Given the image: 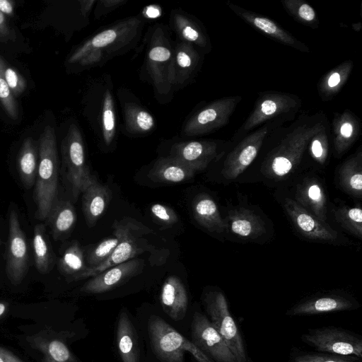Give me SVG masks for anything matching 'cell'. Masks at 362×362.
Segmentation results:
<instances>
[{"label": "cell", "instance_id": "obj_1", "mask_svg": "<svg viewBox=\"0 0 362 362\" xmlns=\"http://www.w3.org/2000/svg\"><path fill=\"white\" fill-rule=\"evenodd\" d=\"M327 121L322 111H303L288 125L272 129L262 146L267 152L260 165L262 175L274 182L288 178L301 163L310 139Z\"/></svg>", "mask_w": 362, "mask_h": 362}, {"label": "cell", "instance_id": "obj_2", "mask_svg": "<svg viewBox=\"0 0 362 362\" xmlns=\"http://www.w3.org/2000/svg\"><path fill=\"white\" fill-rule=\"evenodd\" d=\"M301 107L302 100L296 94L277 90L259 93L252 110L235 132L231 142L237 143L265 124L280 127L292 122L300 113Z\"/></svg>", "mask_w": 362, "mask_h": 362}, {"label": "cell", "instance_id": "obj_3", "mask_svg": "<svg viewBox=\"0 0 362 362\" xmlns=\"http://www.w3.org/2000/svg\"><path fill=\"white\" fill-rule=\"evenodd\" d=\"M40 162L34 191L37 219H47L57 204L58 192V153L54 129L47 125L40 138Z\"/></svg>", "mask_w": 362, "mask_h": 362}, {"label": "cell", "instance_id": "obj_4", "mask_svg": "<svg viewBox=\"0 0 362 362\" xmlns=\"http://www.w3.org/2000/svg\"><path fill=\"white\" fill-rule=\"evenodd\" d=\"M148 331L154 352L162 362H185L186 351L198 362H215L158 316L149 319Z\"/></svg>", "mask_w": 362, "mask_h": 362}, {"label": "cell", "instance_id": "obj_5", "mask_svg": "<svg viewBox=\"0 0 362 362\" xmlns=\"http://www.w3.org/2000/svg\"><path fill=\"white\" fill-rule=\"evenodd\" d=\"M206 311L211 322L236 358L238 362H250L243 337L232 317L225 295L218 290L204 296Z\"/></svg>", "mask_w": 362, "mask_h": 362}, {"label": "cell", "instance_id": "obj_6", "mask_svg": "<svg viewBox=\"0 0 362 362\" xmlns=\"http://www.w3.org/2000/svg\"><path fill=\"white\" fill-rule=\"evenodd\" d=\"M276 127L265 124L238 141L223 162L222 177L229 181L238 178L255 160L269 132Z\"/></svg>", "mask_w": 362, "mask_h": 362}, {"label": "cell", "instance_id": "obj_7", "mask_svg": "<svg viewBox=\"0 0 362 362\" xmlns=\"http://www.w3.org/2000/svg\"><path fill=\"white\" fill-rule=\"evenodd\" d=\"M242 99L241 95H230L209 103L187 121L183 134L188 136H199L223 127L229 122Z\"/></svg>", "mask_w": 362, "mask_h": 362}, {"label": "cell", "instance_id": "obj_8", "mask_svg": "<svg viewBox=\"0 0 362 362\" xmlns=\"http://www.w3.org/2000/svg\"><path fill=\"white\" fill-rule=\"evenodd\" d=\"M301 338L303 341L322 352L344 356H362L361 337L340 327L310 329Z\"/></svg>", "mask_w": 362, "mask_h": 362}, {"label": "cell", "instance_id": "obj_9", "mask_svg": "<svg viewBox=\"0 0 362 362\" xmlns=\"http://www.w3.org/2000/svg\"><path fill=\"white\" fill-rule=\"evenodd\" d=\"M62 153L73 197L77 199L78 195L90 182L93 175L86 163L81 134L74 124L69 127L67 134L63 140Z\"/></svg>", "mask_w": 362, "mask_h": 362}, {"label": "cell", "instance_id": "obj_10", "mask_svg": "<svg viewBox=\"0 0 362 362\" xmlns=\"http://www.w3.org/2000/svg\"><path fill=\"white\" fill-rule=\"evenodd\" d=\"M282 206L295 230L310 241L341 244L344 239L327 222L322 221L299 205L293 199L286 197Z\"/></svg>", "mask_w": 362, "mask_h": 362}, {"label": "cell", "instance_id": "obj_11", "mask_svg": "<svg viewBox=\"0 0 362 362\" xmlns=\"http://www.w3.org/2000/svg\"><path fill=\"white\" fill-rule=\"evenodd\" d=\"M233 144L221 140L191 141L174 144L169 156L196 172L202 170L216 158L222 156Z\"/></svg>", "mask_w": 362, "mask_h": 362}, {"label": "cell", "instance_id": "obj_12", "mask_svg": "<svg viewBox=\"0 0 362 362\" xmlns=\"http://www.w3.org/2000/svg\"><path fill=\"white\" fill-rule=\"evenodd\" d=\"M192 342L215 362H238L223 338L203 314L193 315L191 326Z\"/></svg>", "mask_w": 362, "mask_h": 362}, {"label": "cell", "instance_id": "obj_13", "mask_svg": "<svg viewBox=\"0 0 362 362\" xmlns=\"http://www.w3.org/2000/svg\"><path fill=\"white\" fill-rule=\"evenodd\" d=\"M28 269V251L25 235L22 230L17 212L12 210L8 217V247L6 271L10 281L19 284Z\"/></svg>", "mask_w": 362, "mask_h": 362}, {"label": "cell", "instance_id": "obj_14", "mask_svg": "<svg viewBox=\"0 0 362 362\" xmlns=\"http://www.w3.org/2000/svg\"><path fill=\"white\" fill-rule=\"evenodd\" d=\"M140 21L137 18H131L121 22L111 28L98 33L87 40L69 58V63L80 62L87 54L92 51H100L103 49H117L133 38Z\"/></svg>", "mask_w": 362, "mask_h": 362}, {"label": "cell", "instance_id": "obj_15", "mask_svg": "<svg viewBox=\"0 0 362 362\" xmlns=\"http://www.w3.org/2000/svg\"><path fill=\"white\" fill-rule=\"evenodd\" d=\"M226 5L240 18L276 42L302 52H310V48L305 43L295 37L273 20L243 8L230 1L226 2Z\"/></svg>", "mask_w": 362, "mask_h": 362}, {"label": "cell", "instance_id": "obj_16", "mask_svg": "<svg viewBox=\"0 0 362 362\" xmlns=\"http://www.w3.org/2000/svg\"><path fill=\"white\" fill-rule=\"evenodd\" d=\"M121 240L112 254L101 264L93 267H87L86 269L74 276L71 281H78L93 277L103 271L133 259L143 250L139 247L134 230L136 226L131 223L118 222Z\"/></svg>", "mask_w": 362, "mask_h": 362}, {"label": "cell", "instance_id": "obj_17", "mask_svg": "<svg viewBox=\"0 0 362 362\" xmlns=\"http://www.w3.org/2000/svg\"><path fill=\"white\" fill-rule=\"evenodd\" d=\"M143 268V260L132 259L90 277L81 287V291L87 294L107 292L140 274Z\"/></svg>", "mask_w": 362, "mask_h": 362}, {"label": "cell", "instance_id": "obj_18", "mask_svg": "<svg viewBox=\"0 0 362 362\" xmlns=\"http://www.w3.org/2000/svg\"><path fill=\"white\" fill-rule=\"evenodd\" d=\"M358 303L351 296L340 293H326L303 300L287 310L288 316L315 315L356 309Z\"/></svg>", "mask_w": 362, "mask_h": 362}, {"label": "cell", "instance_id": "obj_19", "mask_svg": "<svg viewBox=\"0 0 362 362\" xmlns=\"http://www.w3.org/2000/svg\"><path fill=\"white\" fill-rule=\"evenodd\" d=\"M330 126L334 155L339 158L356 141L362 130L361 121L351 110L336 112Z\"/></svg>", "mask_w": 362, "mask_h": 362}, {"label": "cell", "instance_id": "obj_20", "mask_svg": "<svg viewBox=\"0 0 362 362\" xmlns=\"http://www.w3.org/2000/svg\"><path fill=\"white\" fill-rule=\"evenodd\" d=\"M306 211L326 222L328 202L324 186L315 176L303 178L296 186L293 199Z\"/></svg>", "mask_w": 362, "mask_h": 362}, {"label": "cell", "instance_id": "obj_21", "mask_svg": "<svg viewBox=\"0 0 362 362\" xmlns=\"http://www.w3.org/2000/svg\"><path fill=\"white\" fill-rule=\"evenodd\" d=\"M227 230L249 240H255L266 233L264 220L252 209L240 206L230 209L224 218Z\"/></svg>", "mask_w": 362, "mask_h": 362}, {"label": "cell", "instance_id": "obj_22", "mask_svg": "<svg viewBox=\"0 0 362 362\" xmlns=\"http://www.w3.org/2000/svg\"><path fill=\"white\" fill-rule=\"evenodd\" d=\"M192 214L196 221L209 232L220 238L227 231L225 219L222 218L218 206L208 194H197L192 204Z\"/></svg>", "mask_w": 362, "mask_h": 362}, {"label": "cell", "instance_id": "obj_23", "mask_svg": "<svg viewBox=\"0 0 362 362\" xmlns=\"http://www.w3.org/2000/svg\"><path fill=\"white\" fill-rule=\"evenodd\" d=\"M82 208L87 225L93 227L107 209L112 192L93 176L90 182L82 192Z\"/></svg>", "mask_w": 362, "mask_h": 362}, {"label": "cell", "instance_id": "obj_24", "mask_svg": "<svg viewBox=\"0 0 362 362\" xmlns=\"http://www.w3.org/2000/svg\"><path fill=\"white\" fill-rule=\"evenodd\" d=\"M160 303L170 318L180 320L185 317L188 306V296L179 277L171 275L165 280L160 292Z\"/></svg>", "mask_w": 362, "mask_h": 362}, {"label": "cell", "instance_id": "obj_25", "mask_svg": "<svg viewBox=\"0 0 362 362\" xmlns=\"http://www.w3.org/2000/svg\"><path fill=\"white\" fill-rule=\"evenodd\" d=\"M340 188L359 199L362 197V150H358L347 158L339 167L337 173Z\"/></svg>", "mask_w": 362, "mask_h": 362}, {"label": "cell", "instance_id": "obj_26", "mask_svg": "<svg viewBox=\"0 0 362 362\" xmlns=\"http://www.w3.org/2000/svg\"><path fill=\"white\" fill-rule=\"evenodd\" d=\"M150 72L160 88H168L175 83L174 59L170 50L162 45L153 46L148 53Z\"/></svg>", "mask_w": 362, "mask_h": 362}, {"label": "cell", "instance_id": "obj_27", "mask_svg": "<svg viewBox=\"0 0 362 362\" xmlns=\"http://www.w3.org/2000/svg\"><path fill=\"white\" fill-rule=\"evenodd\" d=\"M196 173L180 161L168 156L158 158L149 170L148 177L155 182L179 183L192 178Z\"/></svg>", "mask_w": 362, "mask_h": 362}, {"label": "cell", "instance_id": "obj_28", "mask_svg": "<svg viewBox=\"0 0 362 362\" xmlns=\"http://www.w3.org/2000/svg\"><path fill=\"white\" fill-rule=\"evenodd\" d=\"M117 344L122 362H141L135 328L124 311L120 313L117 328Z\"/></svg>", "mask_w": 362, "mask_h": 362}, {"label": "cell", "instance_id": "obj_29", "mask_svg": "<svg viewBox=\"0 0 362 362\" xmlns=\"http://www.w3.org/2000/svg\"><path fill=\"white\" fill-rule=\"evenodd\" d=\"M354 62L346 60L325 73L317 84L318 95L323 102L331 101L350 77Z\"/></svg>", "mask_w": 362, "mask_h": 362}, {"label": "cell", "instance_id": "obj_30", "mask_svg": "<svg viewBox=\"0 0 362 362\" xmlns=\"http://www.w3.org/2000/svg\"><path fill=\"white\" fill-rule=\"evenodd\" d=\"M48 218L53 238L60 240L70 233L76 221L74 206L67 201L57 203Z\"/></svg>", "mask_w": 362, "mask_h": 362}, {"label": "cell", "instance_id": "obj_31", "mask_svg": "<svg viewBox=\"0 0 362 362\" xmlns=\"http://www.w3.org/2000/svg\"><path fill=\"white\" fill-rule=\"evenodd\" d=\"M17 168L23 186L29 189L35 181L37 167V151L35 141L31 137L26 138L19 151Z\"/></svg>", "mask_w": 362, "mask_h": 362}, {"label": "cell", "instance_id": "obj_32", "mask_svg": "<svg viewBox=\"0 0 362 362\" xmlns=\"http://www.w3.org/2000/svg\"><path fill=\"white\" fill-rule=\"evenodd\" d=\"M33 246L35 264L37 271L43 274H48L54 267V257L49 247L43 223H38L35 226Z\"/></svg>", "mask_w": 362, "mask_h": 362}, {"label": "cell", "instance_id": "obj_33", "mask_svg": "<svg viewBox=\"0 0 362 362\" xmlns=\"http://www.w3.org/2000/svg\"><path fill=\"white\" fill-rule=\"evenodd\" d=\"M335 221L344 230L355 237L362 239V210L361 205L350 206L339 205L332 207Z\"/></svg>", "mask_w": 362, "mask_h": 362}, {"label": "cell", "instance_id": "obj_34", "mask_svg": "<svg viewBox=\"0 0 362 362\" xmlns=\"http://www.w3.org/2000/svg\"><path fill=\"white\" fill-rule=\"evenodd\" d=\"M174 59L175 81L178 74L176 82L183 81L186 78L193 74L200 62V56L198 52L189 44L180 45L175 51Z\"/></svg>", "mask_w": 362, "mask_h": 362}, {"label": "cell", "instance_id": "obj_35", "mask_svg": "<svg viewBox=\"0 0 362 362\" xmlns=\"http://www.w3.org/2000/svg\"><path fill=\"white\" fill-rule=\"evenodd\" d=\"M58 267L63 275L69 276V280L86 269L83 250L77 241L72 242L66 249L59 260Z\"/></svg>", "mask_w": 362, "mask_h": 362}, {"label": "cell", "instance_id": "obj_36", "mask_svg": "<svg viewBox=\"0 0 362 362\" xmlns=\"http://www.w3.org/2000/svg\"><path fill=\"white\" fill-rule=\"evenodd\" d=\"M281 5L288 14L298 23L317 29L320 21L311 5L303 0H281Z\"/></svg>", "mask_w": 362, "mask_h": 362}, {"label": "cell", "instance_id": "obj_37", "mask_svg": "<svg viewBox=\"0 0 362 362\" xmlns=\"http://www.w3.org/2000/svg\"><path fill=\"white\" fill-rule=\"evenodd\" d=\"M124 119L127 129L136 134L148 132L153 128L155 124L152 115L134 103L125 105Z\"/></svg>", "mask_w": 362, "mask_h": 362}, {"label": "cell", "instance_id": "obj_38", "mask_svg": "<svg viewBox=\"0 0 362 362\" xmlns=\"http://www.w3.org/2000/svg\"><path fill=\"white\" fill-rule=\"evenodd\" d=\"M327 121L310 139L307 151L316 163L323 166L329 158L330 144V126Z\"/></svg>", "mask_w": 362, "mask_h": 362}, {"label": "cell", "instance_id": "obj_39", "mask_svg": "<svg viewBox=\"0 0 362 362\" xmlns=\"http://www.w3.org/2000/svg\"><path fill=\"white\" fill-rule=\"evenodd\" d=\"M114 237L103 240L90 250L87 257L88 267H93L103 262L115 249L121 240L118 221L114 223Z\"/></svg>", "mask_w": 362, "mask_h": 362}, {"label": "cell", "instance_id": "obj_40", "mask_svg": "<svg viewBox=\"0 0 362 362\" xmlns=\"http://www.w3.org/2000/svg\"><path fill=\"white\" fill-rule=\"evenodd\" d=\"M175 25L178 33L184 40L202 48L211 46L208 36L195 23L183 16H177L175 18Z\"/></svg>", "mask_w": 362, "mask_h": 362}, {"label": "cell", "instance_id": "obj_41", "mask_svg": "<svg viewBox=\"0 0 362 362\" xmlns=\"http://www.w3.org/2000/svg\"><path fill=\"white\" fill-rule=\"evenodd\" d=\"M102 127L104 141L107 145H109L112 142L115 132L114 103L109 90L106 91L103 100Z\"/></svg>", "mask_w": 362, "mask_h": 362}, {"label": "cell", "instance_id": "obj_42", "mask_svg": "<svg viewBox=\"0 0 362 362\" xmlns=\"http://www.w3.org/2000/svg\"><path fill=\"white\" fill-rule=\"evenodd\" d=\"M6 63L0 56V103L8 116L16 119L18 117V103L4 78Z\"/></svg>", "mask_w": 362, "mask_h": 362}, {"label": "cell", "instance_id": "obj_43", "mask_svg": "<svg viewBox=\"0 0 362 362\" xmlns=\"http://www.w3.org/2000/svg\"><path fill=\"white\" fill-rule=\"evenodd\" d=\"M151 214L158 222L165 226H171L178 221L175 211L162 204H153L151 207Z\"/></svg>", "mask_w": 362, "mask_h": 362}, {"label": "cell", "instance_id": "obj_44", "mask_svg": "<svg viewBox=\"0 0 362 362\" xmlns=\"http://www.w3.org/2000/svg\"><path fill=\"white\" fill-rule=\"evenodd\" d=\"M4 75L13 96H18L24 91L26 82L17 71L6 64Z\"/></svg>", "mask_w": 362, "mask_h": 362}, {"label": "cell", "instance_id": "obj_45", "mask_svg": "<svg viewBox=\"0 0 362 362\" xmlns=\"http://www.w3.org/2000/svg\"><path fill=\"white\" fill-rule=\"evenodd\" d=\"M48 354L53 362L75 361L66 346L59 340H53L49 344Z\"/></svg>", "mask_w": 362, "mask_h": 362}, {"label": "cell", "instance_id": "obj_46", "mask_svg": "<svg viewBox=\"0 0 362 362\" xmlns=\"http://www.w3.org/2000/svg\"><path fill=\"white\" fill-rule=\"evenodd\" d=\"M356 358H345L338 355L306 354L299 356L293 362H355Z\"/></svg>", "mask_w": 362, "mask_h": 362}, {"label": "cell", "instance_id": "obj_47", "mask_svg": "<svg viewBox=\"0 0 362 362\" xmlns=\"http://www.w3.org/2000/svg\"><path fill=\"white\" fill-rule=\"evenodd\" d=\"M124 1H120V0H106V1H100V8H96L95 10V16H100L106 12H109L110 11L114 9L117 6L122 4L124 3Z\"/></svg>", "mask_w": 362, "mask_h": 362}, {"label": "cell", "instance_id": "obj_48", "mask_svg": "<svg viewBox=\"0 0 362 362\" xmlns=\"http://www.w3.org/2000/svg\"><path fill=\"white\" fill-rule=\"evenodd\" d=\"M13 33L8 25L6 17L0 11V40L6 41L12 39Z\"/></svg>", "mask_w": 362, "mask_h": 362}, {"label": "cell", "instance_id": "obj_49", "mask_svg": "<svg viewBox=\"0 0 362 362\" xmlns=\"http://www.w3.org/2000/svg\"><path fill=\"white\" fill-rule=\"evenodd\" d=\"M0 362H23L11 352L0 348Z\"/></svg>", "mask_w": 362, "mask_h": 362}, {"label": "cell", "instance_id": "obj_50", "mask_svg": "<svg viewBox=\"0 0 362 362\" xmlns=\"http://www.w3.org/2000/svg\"><path fill=\"white\" fill-rule=\"evenodd\" d=\"M0 11L4 14L11 15L13 11V3L9 0H0Z\"/></svg>", "mask_w": 362, "mask_h": 362}, {"label": "cell", "instance_id": "obj_51", "mask_svg": "<svg viewBox=\"0 0 362 362\" xmlns=\"http://www.w3.org/2000/svg\"><path fill=\"white\" fill-rule=\"evenodd\" d=\"M81 11L83 14H86V13H88L93 4L95 3V1H81Z\"/></svg>", "mask_w": 362, "mask_h": 362}, {"label": "cell", "instance_id": "obj_52", "mask_svg": "<svg viewBox=\"0 0 362 362\" xmlns=\"http://www.w3.org/2000/svg\"><path fill=\"white\" fill-rule=\"evenodd\" d=\"M146 13L149 17H156L159 14V12L155 7L151 6L148 8Z\"/></svg>", "mask_w": 362, "mask_h": 362}, {"label": "cell", "instance_id": "obj_53", "mask_svg": "<svg viewBox=\"0 0 362 362\" xmlns=\"http://www.w3.org/2000/svg\"><path fill=\"white\" fill-rule=\"evenodd\" d=\"M6 310V305L4 303H0V316L4 313Z\"/></svg>", "mask_w": 362, "mask_h": 362}]
</instances>
